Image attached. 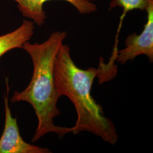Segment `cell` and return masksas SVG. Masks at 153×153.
<instances>
[{
  "label": "cell",
  "instance_id": "cell-1",
  "mask_svg": "<svg viewBox=\"0 0 153 153\" xmlns=\"http://www.w3.org/2000/svg\"><path fill=\"white\" fill-rule=\"evenodd\" d=\"M101 60L98 68L80 69L71 59L69 47L61 44L54 64L55 87L60 97L65 96L75 107L77 119L75 126L71 128L72 133L88 131L114 145L119 139L115 125L104 116L102 106L94 99L91 91L96 77L99 78L100 83L115 77L116 52L114 51L108 64H104L102 58Z\"/></svg>",
  "mask_w": 153,
  "mask_h": 153
},
{
  "label": "cell",
  "instance_id": "cell-2",
  "mask_svg": "<svg viewBox=\"0 0 153 153\" xmlns=\"http://www.w3.org/2000/svg\"><path fill=\"white\" fill-rule=\"evenodd\" d=\"M66 36L67 32H53L41 44H31L28 41L22 47L33 61V76L24 90L13 93L10 102H26L34 109L38 126L31 142H36L51 133L56 134L60 139L71 133V128L56 126L53 122L54 118L61 115L57 107L61 97L55 87L54 64L58 51Z\"/></svg>",
  "mask_w": 153,
  "mask_h": 153
},
{
  "label": "cell",
  "instance_id": "cell-3",
  "mask_svg": "<svg viewBox=\"0 0 153 153\" xmlns=\"http://www.w3.org/2000/svg\"><path fill=\"white\" fill-rule=\"evenodd\" d=\"M146 11L147 21L142 33L129 35L125 42L126 47L116 52V60L121 65L140 55L147 56L150 62H153V1L150 2Z\"/></svg>",
  "mask_w": 153,
  "mask_h": 153
},
{
  "label": "cell",
  "instance_id": "cell-4",
  "mask_svg": "<svg viewBox=\"0 0 153 153\" xmlns=\"http://www.w3.org/2000/svg\"><path fill=\"white\" fill-rule=\"evenodd\" d=\"M6 95H4L5 126L0 138V153H49L48 148H41L25 141L20 134L16 118L13 117L9 107L8 94L10 90L8 79H6Z\"/></svg>",
  "mask_w": 153,
  "mask_h": 153
},
{
  "label": "cell",
  "instance_id": "cell-5",
  "mask_svg": "<svg viewBox=\"0 0 153 153\" xmlns=\"http://www.w3.org/2000/svg\"><path fill=\"white\" fill-rule=\"evenodd\" d=\"M18 4V8L22 15L31 19L34 23L41 26L47 18L43 9L44 3L54 0H14ZM64 1L70 3L81 14H88L97 11V6L91 0H55Z\"/></svg>",
  "mask_w": 153,
  "mask_h": 153
},
{
  "label": "cell",
  "instance_id": "cell-6",
  "mask_svg": "<svg viewBox=\"0 0 153 153\" xmlns=\"http://www.w3.org/2000/svg\"><path fill=\"white\" fill-rule=\"evenodd\" d=\"M34 23L25 19L21 26L13 32L0 36V57L14 48H22L34 33Z\"/></svg>",
  "mask_w": 153,
  "mask_h": 153
},
{
  "label": "cell",
  "instance_id": "cell-7",
  "mask_svg": "<svg viewBox=\"0 0 153 153\" xmlns=\"http://www.w3.org/2000/svg\"><path fill=\"white\" fill-rule=\"evenodd\" d=\"M153 0H113L111 4V7L120 6L123 8V16L128 11L133 10H146L151 1Z\"/></svg>",
  "mask_w": 153,
  "mask_h": 153
}]
</instances>
